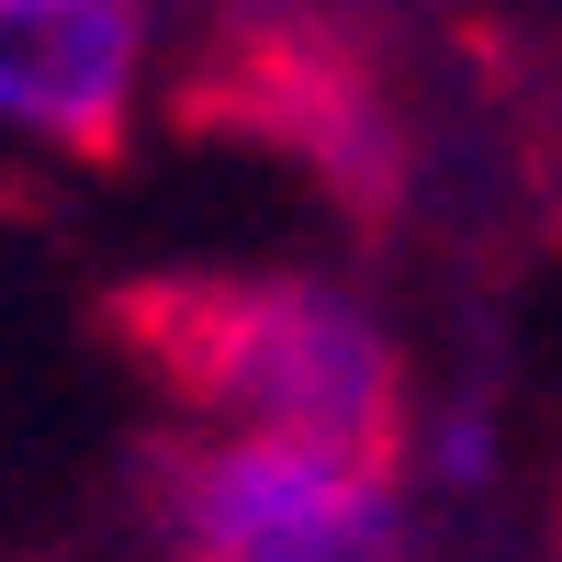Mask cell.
I'll return each instance as SVG.
<instances>
[{"label":"cell","mask_w":562,"mask_h":562,"mask_svg":"<svg viewBox=\"0 0 562 562\" xmlns=\"http://www.w3.org/2000/svg\"><path fill=\"white\" fill-rule=\"evenodd\" d=\"M102 338L158 383L180 439H270L405 473V349L315 270H135L102 293Z\"/></svg>","instance_id":"6da1fadb"},{"label":"cell","mask_w":562,"mask_h":562,"mask_svg":"<svg viewBox=\"0 0 562 562\" xmlns=\"http://www.w3.org/2000/svg\"><path fill=\"white\" fill-rule=\"evenodd\" d=\"M158 562H428L405 473L270 439H169L147 461Z\"/></svg>","instance_id":"7a4b0ae2"},{"label":"cell","mask_w":562,"mask_h":562,"mask_svg":"<svg viewBox=\"0 0 562 562\" xmlns=\"http://www.w3.org/2000/svg\"><path fill=\"white\" fill-rule=\"evenodd\" d=\"M147 12L135 0H0V124L79 169H113L147 90Z\"/></svg>","instance_id":"3957f363"},{"label":"cell","mask_w":562,"mask_h":562,"mask_svg":"<svg viewBox=\"0 0 562 562\" xmlns=\"http://www.w3.org/2000/svg\"><path fill=\"white\" fill-rule=\"evenodd\" d=\"M551 562H562V518H551Z\"/></svg>","instance_id":"277c9868"}]
</instances>
